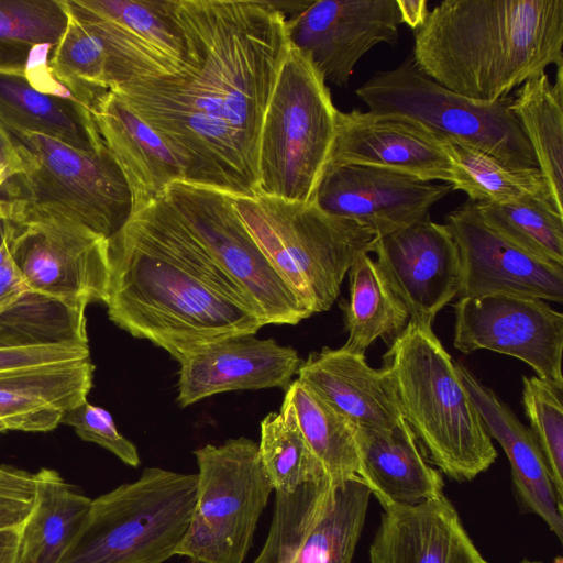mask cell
<instances>
[{
	"instance_id": "1",
	"label": "cell",
	"mask_w": 563,
	"mask_h": 563,
	"mask_svg": "<svg viewBox=\"0 0 563 563\" xmlns=\"http://www.w3.org/2000/svg\"><path fill=\"white\" fill-rule=\"evenodd\" d=\"M186 57L175 74L113 90L168 145L184 181L258 192L264 114L289 48L272 0H176Z\"/></svg>"
},
{
	"instance_id": "2",
	"label": "cell",
	"mask_w": 563,
	"mask_h": 563,
	"mask_svg": "<svg viewBox=\"0 0 563 563\" xmlns=\"http://www.w3.org/2000/svg\"><path fill=\"white\" fill-rule=\"evenodd\" d=\"M416 67L444 88L494 102L563 66V0H445L415 31Z\"/></svg>"
},
{
	"instance_id": "3",
	"label": "cell",
	"mask_w": 563,
	"mask_h": 563,
	"mask_svg": "<svg viewBox=\"0 0 563 563\" xmlns=\"http://www.w3.org/2000/svg\"><path fill=\"white\" fill-rule=\"evenodd\" d=\"M109 319L181 363L203 346L264 324L185 265L167 245L146 207L108 240Z\"/></svg>"
},
{
	"instance_id": "4",
	"label": "cell",
	"mask_w": 563,
	"mask_h": 563,
	"mask_svg": "<svg viewBox=\"0 0 563 563\" xmlns=\"http://www.w3.org/2000/svg\"><path fill=\"white\" fill-rule=\"evenodd\" d=\"M67 25L48 67L74 98L177 73L186 44L176 0H63Z\"/></svg>"
},
{
	"instance_id": "5",
	"label": "cell",
	"mask_w": 563,
	"mask_h": 563,
	"mask_svg": "<svg viewBox=\"0 0 563 563\" xmlns=\"http://www.w3.org/2000/svg\"><path fill=\"white\" fill-rule=\"evenodd\" d=\"M382 367L393 379L404 419L444 475L464 482L489 468L497 451L432 328L409 320L389 343Z\"/></svg>"
},
{
	"instance_id": "6",
	"label": "cell",
	"mask_w": 563,
	"mask_h": 563,
	"mask_svg": "<svg viewBox=\"0 0 563 563\" xmlns=\"http://www.w3.org/2000/svg\"><path fill=\"white\" fill-rule=\"evenodd\" d=\"M231 197L257 245L311 314L331 308L350 267L373 250L372 231L314 201Z\"/></svg>"
},
{
	"instance_id": "7",
	"label": "cell",
	"mask_w": 563,
	"mask_h": 563,
	"mask_svg": "<svg viewBox=\"0 0 563 563\" xmlns=\"http://www.w3.org/2000/svg\"><path fill=\"white\" fill-rule=\"evenodd\" d=\"M197 474L147 467L132 483L91 499L59 563H164L188 530Z\"/></svg>"
},
{
	"instance_id": "8",
	"label": "cell",
	"mask_w": 563,
	"mask_h": 563,
	"mask_svg": "<svg viewBox=\"0 0 563 563\" xmlns=\"http://www.w3.org/2000/svg\"><path fill=\"white\" fill-rule=\"evenodd\" d=\"M336 113L322 75L308 56L289 46L261 128L257 194L312 201Z\"/></svg>"
},
{
	"instance_id": "9",
	"label": "cell",
	"mask_w": 563,
	"mask_h": 563,
	"mask_svg": "<svg viewBox=\"0 0 563 563\" xmlns=\"http://www.w3.org/2000/svg\"><path fill=\"white\" fill-rule=\"evenodd\" d=\"M369 111L411 119L441 140L476 148L511 169L537 168L534 153L510 110L512 97L477 101L439 85L411 57L376 73L356 89Z\"/></svg>"
},
{
	"instance_id": "10",
	"label": "cell",
	"mask_w": 563,
	"mask_h": 563,
	"mask_svg": "<svg viewBox=\"0 0 563 563\" xmlns=\"http://www.w3.org/2000/svg\"><path fill=\"white\" fill-rule=\"evenodd\" d=\"M8 129L30 152V164L3 185V199L62 212L107 239L122 229L132 214V197L106 146L82 151L46 135Z\"/></svg>"
},
{
	"instance_id": "11",
	"label": "cell",
	"mask_w": 563,
	"mask_h": 563,
	"mask_svg": "<svg viewBox=\"0 0 563 563\" xmlns=\"http://www.w3.org/2000/svg\"><path fill=\"white\" fill-rule=\"evenodd\" d=\"M196 501L175 555L195 563H243L273 487L258 445L247 438L207 444L195 452Z\"/></svg>"
},
{
	"instance_id": "12",
	"label": "cell",
	"mask_w": 563,
	"mask_h": 563,
	"mask_svg": "<svg viewBox=\"0 0 563 563\" xmlns=\"http://www.w3.org/2000/svg\"><path fill=\"white\" fill-rule=\"evenodd\" d=\"M3 200L4 240L27 288L84 311L106 303L109 239L53 209Z\"/></svg>"
},
{
	"instance_id": "13",
	"label": "cell",
	"mask_w": 563,
	"mask_h": 563,
	"mask_svg": "<svg viewBox=\"0 0 563 563\" xmlns=\"http://www.w3.org/2000/svg\"><path fill=\"white\" fill-rule=\"evenodd\" d=\"M163 195L265 325L297 324L312 316L257 245L230 195L184 180Z\"/></svg>"
},
{
	"instance_id": "14",
	"label": "cell",
	"mask_w": 563,
	"mask_h": 563,
	"mask_svg": "<svg viewBox=\"0 0 563 563\" xmlns=\"http://www.w3.org/2000/svg\"><path fill=\"white\" fill-rule=\"evenodd\" d=\"M371 495L358 476L276 493L271 529L253 563H352Z\"/></svg>"
},
{
	"instance_id": "15",
	"label": "cell",
	"mask_w": 563,
	"mask_h": 563,
	"mask_svg": "<svg viewBox=\"0 0 563 563\" xmlns=\"http://www.w3.org/2000/svg\"><path fill=\"white\" fill-rule=\"evenodd\" d=\"M455 349L489 350L518 358L537 376L563 386V314L544 300L510 295L460 298L454 303Z\"/></svg>"
},
{
	"instance_id": "16",
	"label": "cell",
	"mask_w": 563,
	"mask_h": 563,
	"mask_svg": "<svg viewBox=\"0 0 563 563\" xmlns=\"http://www.w3.org/2000/svg\"><path fill=\"white\" fill-rule=\"evenodd\" d=\"M396 0H317L287 19L289 46L309 57L325 82L344 88L374 46L398 42Z\"/></svg>"
},
{
	"instance_id": "17",
	"label": "cell",
	"mask_w": 563,
	"mask_h": 563,
	"mask_svg": "<svg viewBox=\"0 0 563 563\" xmlns=\"http://www.w3.org/2000/svg\"><path fill=\"white\" fill-rule=\"evenodd\" d=\"M459 250L461 283L457 297L510 295L563 301V266L542 261L514 245L479 217L466 200L445 217Z\"/></svg>"
},
{
	"instance_id": "18",
	"label": "cell",
	"mask_w": 563,
	"mask_h": 563,
	"mask_svg": "<svg viewBox=\"0 0 563 563\" xmlns=\"http://www.w3.org/2000/svg\"><path fill=\"white\" fill-rule=\"evenodd\" d=\"M376 264L404 302L410 320L432 328L435 316L454 297L461 283L459 250L445 224L430 217L375 238Z\"/></svg>"
},
{
	"instance_id": "19",
	"label": "cell",
	"mask_w": 563,
	"mask_h": 563,
	"mask_svg": "<svg viewBox=\"0 0 563 563\" xmlns=\"http://www.w3.org/2000/svg\"><path fill=\"white\" fill-rule=\"evenodd\" d=\"M452 190L450 184L423 181L374 166L324 165L312 201L379 238L426 218Z\"/></svg>"
},
{
	"instance_id": "20",
	"label": "cell",
	"mask_w": 563,
	"mask_h": 563,
	"mask_svg": "<svg viewBox=\"0 0 563 563\" xmlns=\"http://www.w3.org/2000/svg\"><path fill=\"white\" fill-rule=\"evenodd\" d=\"M325 165L374 166L450 185L454 179L441 139L411 119L358 109L338 110Z\"/></svg>"
},
{
	"instance_id": "21",
	"label": "cell",
	"mask_w": 563,
	"mask_h": 563,
	"mask_svg": "<svg viewBox=\"0 0 563 563\" xmlns=\"http://www.w3.org/2000/svg\"><path fill=\"white\" fill-rule=\"evenodd\" d=\"M300 363L295 349L273 339L230 336L180 363L177 401L184 408L227 391L287 388Z\"/></svg>"
},
{
	"instance_id": "22",
	"label": "cell",
	"mask_w": 563,
	"mask_h": 563,
	"mask_svg": "<svg viewBox=\"0 0 563 563\" xmlns=\"http://www.w3.org/2000/svg\"><path fill=\"white\" fill-rule=\"evenodd\" d=\"M371 563H486L444 496L384 508Z\"/></svg>"
},
{
	"instance_id": "23",
	"label": "cell",
	"mask_w": 563,
	"mask_h": 563,
	"mask_svg": "<svg viewBox=\"0 0 563 563\" xmlns=\"http://www.w3.org/2000/svg\"><path fill=\"white\" fill-rule=\"evenodd\" d=\"M297 374L355 428L390 429L404 420L390 375L371 367L365 355L325 346L301 362Z\"/></svg>"
},
{
	"instance_id": "24",
	"label": "cell",
	"mask_w": 563,
	"mask_h": 563,
	"mask_svg": "<svg viewBox=\"0 0 563 563\" xmlns=\"http://www.w3.org/2000/svg\"><path fill=\"white\" fill-rule=\"evenodd\" d=\"M99 135L119 165L131 191L132 212L161 197L184 168L164 140L112 91L87 106Z\"/></svg>"
},
{
	"instance_id": "25",
	"label": "cell",
	"mask_w": 563,
	"mask_h": 563,
	"mask_svg": "<svg viewBox=\"0 0 563 563\" xmlns=\"http://www.w3.org/2000/svg\"><path fill=\"white\" fill-rule=\"evenodd\" d=\"M461 380L485 428L504 449L511 467L516 494L522 507L538 515L562 541L563 505L543 455L530 431L494 390L456 363Z\"/></svg>"
},
{
	"instance_id": "26",
	"label": "cell",
	"mask_w": 563,
	"mask_h": 563,
	"mask_svg": "<svg viewBox=\"0 0 563 563\" xmlns=\"http://www.w3.org/2000/svg\"><path fill=\"white\" fill-rule=\"evenodd\" d=\"M357 476L385 508L443 495L441 473L430 465L404 419L390 429L355 428Z\"/></svg>"
},
{
	"instance_id": "27",
	"label": "cell",
	"mask_w": 563,
	"mask_h": 563,
	"mask_svg": "<svg viewBox=\"0 0 563 563\" xmlns=\"http://www.w3.org/2000/svg\"><path fill=\"white\" fill-rule=\"evenodd\" d=\"M95 365L90 358L0 373V433L46 432L87 399Z\"/></svg>"
},
{
	"instance_id": "28",
	"label": "cell",
	"mask_w": 563,
	"mask_h": 563,
	"mask_svg": "<svg viewBox=\"0 0 563 563\" xmlns=\"http://www.w3.org/2000/svg\"><path fill=\"white\" fill-rule=\"evenodd\" d=\"M0 120L10 129L42 134L71 147H104L90 110L74 97L41 91L24 75L0 73Z\"/></svg>"
},
{
	"instance_id": "29",
	"label": "cell",
	"mask_w": 563,
	"mask_h": 563,
	"mask_svg": "<svg viewBox=\"0 0 563 563\" xmlns=\"http://www.w3.org/2000/svg\"><path fill=\"white\" fill-rule=\"evenodd\" d=\"M91 499L51 468L35 473L31 514L21 527L16 563H59L81 529Z\"/></svg>"
},
{
	"instance_id": "30",
	"label": "cell",
	"mask_w": 563,
	"mask_h": 563,
	"mask_svg": "<svg viewBox=\"0 0 563 563\" xmlns=\"http://www.w3.org/2000/svg\"><path fill=\"white\" fill-rule=\"evenodd\" d=\"M510 110L563 213V66L556 67L554 82L547 73L523 82L515 92Z\"/></svg>"
},
{
	"instance_id": "31",
	"label": "cell",
	"mask_w": 563,
	"mask_h": 563,
	"mask_svg": "<svg viewBox=\"0 0 563 563\" xmlns=\"http://www.w3.org/2000/svg\"><path fill=\"white\" fill-rule=\"evenodd\" d=\"M347 273L349 299L341 302L347 340L342 347L365 355L377 339L389 344L399 335L410 314L368 254L358 257Z\"/></svg>"
},
{
	"instance_id": "32",
	"label": "cell",
	"mask_w": 563,
	"mask_h": 563,
	"mask_svg": "<svg viewBox=\"0 0 563 563\" xmlns=\"http://www.w3.org/2000/svg\"><path fill=\"white\" fill-rule=\"evenodd\" d=\"M284 399L328 478L338 483L357 477L355 427L299 379L288 385Z\"/></svg>"
},
{
	"instance_id": "33",
	"label": "cell",
	"mask_w": 563,
	"mask_h": 563,
	"mask_svg": "<svg viewBox=\"0 0 563 563\" xmlns=\"http://www.w3.org/2000/svg\"><path fill=\"white\" fill-rule=\"evenodd\" d=\"M442 143L454 169L453 190L464 191L475 203L504 205L528 197L551 196L538 167L511 169L471 146L450 140H442Z\"/></svg>"
},
{
	"instance_id": "34",
	"label": "cell",
	"mask_w": 563,
	"mask_h": 563,
	"mask_svg": "<svg viewBox=\"0 0 563 563\" xmlns=\"http://www.w3.org/2000/svg\"><path fill=\"white\" fill-rule=\"evenodd\" d=\"M67 25L63 0H0V73L24 75L40 49Z\"/></svg>"
},
{
	"instance_id": "35",
	"label": "cell",
	"mask_w": 563,
	"mask_h": 563,
	"mask_svg": "<svg viewBox=\"0 0 563 563\" xmlns=\"http://www.w3.org/2000/svg\"><path fill=\"white\" fill-rule=\"evenodd\" d=\"M475 207L483 222L497 234L542 261L563 266V213L551 196Z\"/></svg>"
},
{
	"instance_id": "36",
	"label": "cell",
	"mask_w": 563,
	"mask_h": 563,
	"mask_svg": "<svg viewBox=\"0 0 563 563\" xmlns=\"http://www.w3.org/2000/svg\"><path fill=\"white\" fill-rule=\"evenodd\" d=\"M88 344L84 310L26 289L0 314V347Z\"/></svg>"
},
{
	"instance_id": "37",
	"label": "cell",
	"mask_w": 563,
	"mask_h": 563,
	"mask_svg": "<svg viewBox=\"0 0 563 563\" xmlns=\"http://www.w3.org/2000/svg\"><path fill=\"white\" fill-rule=\"evenodd\" d=\"M257 445L263 468L276 493H290L305 484L330 481L285 399L279 412H271L262 420Z\"/></svg>"
},
{
	"instance_id": "38",
	"label": "cell",
	"mask_w": 563,
	"mask_h": 563,
	"mask_svg": "<svg viewBox=\"0 0 563 563\" xmlns=\"http://www.w3.org/2000/svg\"><path fill=\"white\" fill-rule=\"evenodd\" d=\"M563 386L539 376L522 377V405L530 431L563 500Z\"/></svg>"
},
{
	"instance_id": "39",
	"label": "cell",
	"mask_w": 563,
	"mask_h": 563,
	"mask_svg": "<svg viewBox=\"0 0 563 563\" xmlns=\"http://www.w3.org/2000/svg\"><path fill=\"white\" fill-rule=\"evenodd\" d=\"M60 423L71 427L82 440L110 451L129 466L140 465L136 446L118 431L111 413L87 399L67 410Z\"/></svg>"
},
{
	"instance_id": "40",
	"label": "cell",
	"mask_w": 563,
	"mask_h": 563,
	"mask_svg": "<svg viewBox=\"0 0 563 563\" xmlns=\"http://www.w3.org/2000/svg\"><path fill=\"white\" fill-rule=\"evenodd\" d=\"M89 358V344L86 343L0 347V373L76 363Z\"/></svg>"
},
{
	"instance_id": "41",
	"label": "cell",
	"mask_w": 563,
	"mask_h": 563,
	"mask_svg": "<svg viewBox=\"0 0 563 563\" xmlns=\"http://www.w3.org/2000/svg\"><path fill=\"white\" fill-rule=\"evenodd\" d=\"M30 152L0 120V191L13 176L24 173Z\"/></svg>"
},
{
	"instance_id": "42",
	"label": "cell",
	"mask_w": 563,
	"mask_h": 563,
	"mask_svg": "<svg viewBox=\"0 0 563 563\" xmlns=\"http://www.w3.org/2000/svg\"><path fill=\"white\" fill-rule=\"evenodd\" d=\"M34 496L0 489V530L21 528L33 507Z\"/></svg>"
},
{
	"instance_id": "43",
	"label": "cell",
	"mask_w": 563,
	"mask_h": 563,
	"mask_svg": "<svg viewBox=\"0 0 563 563\" xmlns=\"http://www.w3.org/2000/svg\"><path fill=\"white\" fill-rule=\"evenodd\" d=\"M0 489L33 496L35 489V474L11 466L0 465Z\"/></svg>"
},
{
	"instance_id": "44",
	"label": "cell",
	"mask_w": 563,
	"mask_h": 563,
	"mask_svg": "<svg viewBox=\"0 0 563 563\" xmlns=\"http://www.w3.org/2000/svg\"><path fill=\"white\" fill-rule=\"evenodd\" d=\"M401 23H406L415 31L420 27L429 13L426 0H396Z\"/></svg>"
},
{
	"instance_id": "45",
	"label": "cell",
	"mask_w": 563,
	"mask_h": 563,
	"mask_svg": "<svg viewBox=\"0 0 563 563\" xmlns=\"http://www.w3.org/2000/svg\"><path fill=\"white\" fill-rule=\"evenodd\" d=\"M21 528L0 530V563H16Z\"/></svg>"
},
{
	"instance_id": "46",
	"label": "cell",
	"mask_w": 563,
	"mask_h": 563,
	"mask_svg": "<svg viewBox=\"0 0 563 563\" xmlns=\"http://www.w3.org/2000/svg\"><path fill=\"white\" fill-rule=\"evenodd\" d=\"M7 220V208L3 198L0 196V221Z\"/></svg>"
},
{
	"instance_id": "47",
	"label": "cell",
	"mask_w": 563,
	"mask_h": 563,
	"mask_svg": "<svg viewBox=\"0 0 563 563\" xmlns=\"http://www.w3.org/2000/svg\"><path fill=\"white\" fill-rule=\"evenodd\" d=\"M520 563H541V562H532V561H522ZM553 563H563L561 558H556Z\"/></svg>"
}]
</instances>
